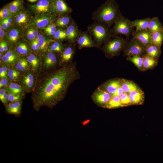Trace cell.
Wrapping results in <instances>:
<instances>
[{
  "instance_id": "cell-1",
  "label": "cell",
  "mask_w": 163,
  "mask_h": 163,
  "mask_svg": "<svg viewBox=\"0 0 163 163\" xmlns=\"http://www.w3.org/2000/svg\"><path fill=\"white\" fill-rule=\"evenodd\" d=\"M73 77L72 69L69 66L39 76L31 96L34 109L38 111L43 106L52 108L62 98Z\"/></svg>"
},
{
  "instance_id": "cell-2",
  "label": "cell",
  "mask_w": 163,
  "mask_h": 163,
  "mask_svg": "<svg viewBox=\"0 0 163 163\" xmlns=\"http://www.w3.org/2000/svg\"><path fill=\"white\" fill-rule=\"evenodd\" d=\"M121 14L115 0H107L92 13L91 18L94 21L105 23L111 27Z\"/></svg>"
},
{
  "instance_id": "cell-3",
  "label": "cell",
  "mask_w": 163,
  "mask_h": 163,
  "mask_svg": "<svg viewBox=\"0 0 163 163\" xmlns=\"http://www.w3.org/2000/svg\"><path fill=\"white\" fill-rule=\"evenodd\" d=\"M87 31L92 37L96 46L102 44L114 37L111 33L110 27L107 24L94 21L87 27Z\"/></svg>"
},
{
  "instance_id": "cell-4",
  "label": "cell",
  "mask_w": 163,
  "mask_h": 163,
  "mask_svg": "<svg viewBox=\"0 0 163 163\" xmlns=\"http://www.w3.org/2000/svg\"><path fill=\"white\" fill-rule=\"evenodd\" d=\"M111 29L112 34L114 36L120 34L125 36L129 39L130 35L134 32V27L131 21L125 18L121 14L119 16Z\"/></svg>"
},
{
  "instance_id": "cell-5",
  "label": "cell",
  "mask_w": 163,
  "mask_h": 163,
  "mask_svg": "<svg viewBox=\"0 0 163 163\" xmlns=\"http://www.w3.org/2000/svg\"><path fill=\"white\" fill-rule=\"evenodd\" d=\"M127 42V38L125 39L119 35L114 36L104 43V50L109 56H116L124 49Z\"/></svg>"
},
{
  "instance_id": "cell-6",
  "label": "cell",
  "mask_w": 163,
  "mask_h": 163,
  "mask_svg": "<svg viewBox=\"0 0 163 163\" xmlns=\"http://www.w3.org/2000/svg\"><path fill=\"white\" fill-rule=\"evenodd\" d=\"M29 11L24 7L13 15V26L25 29L29 26L30 21L33 18Z\"/></svg>"
},
{
  "instance_id": "cell-7",
  "label": "cell",
  "mask_w": 163,
  "mask_h": 163,
  "mask_svg": "<svg viewBox=\"0 0 163 163\" xmlns=\"http://www.w3.org/2000/svg\"><path fill=\"white\" fill-rule=\"evenodd\" d=\"M146 46L136 39L133 37L127 42L124 49L125 54L128 56L139 55L143 56L146 54Z\"/></svg>"
},
{
  "instance_id": "cell-8",
  "label": "cell",
  "mask_w": 163,
  "mask_h": 163,
  "mask_svg": "<svg viewBox=\"0 0 163 163\" xmlns=\"http://www.w3.org/2000/svg\"><path fill=\"white\" fill-rule=\"evenodd\" d=\"M56 18V15L52 13H42L36 14L31 20L29 26H33L38 29H43L54 21Z\"/></svg>"
},
{
  "instance_id": "cell-9",
  "label": "cell",
  "mask_w": 163,
  "mask_h": 163,
  "mask_svg": "<svg viewBox=\"0 0 163 163\" xmlns=\"http://www.w3.org/2000/svg\"><path fill=\"white\" fill-rule=\"evenodd\" d=\"M50 2L51 12L56 16L69 15L72 11L63 0H53Z\"/></svg>"
},
{
  "instance_id": "cell-10",
  "label": "cell",
  "mask_w": 163,
  "mask_h": 163,
  "mask_svg": "<svg viewBox=\"0 0 163 163\" xmlns=\"http://www.w3.org/2000/svg\"><path fill=\"white\" fill-rule=\"evenodd\" d=\"M50 6V2L48 0H39L36 4L28 5L31 11L35 15L42 13H52Z\"/></svg>"
},
{
  "instance_id": "cell-11",
  "label": "cell",
  "mask_w": 163,
  "mask_h": 163,
  "mask_svg": "<svg viewBox=\"0 0 163 163\" xmlns=\"http://www.w3.org/2000/svg\"><path fill=\"white\" fill-rule=\"evenodd\" d=\"M80 48L90 47L96 46L91 36L87 31L79 30V33L76 41Z\"/></svg>"
},
{
  "instance_id": "cell-12",
  "label": "cell",
  "mask_w": 163,
  "mask_h": 163,
  "mask_svg": "<svg viewBox=\"0 0 163 163\" xmlns=\"http://www.w3.org/2000/svg\"><path fill=\"white\" fill-rule=\"evenodd\" d=\"M66 28V39L69 42L75 43L76 41L79 33V29L76 22L73 19Z\"/></svg>"
},
{
  "instance_id": "cell-13",
  "label": "cell",
  "mask_w": 163,
  "mask_h": 163,
  "mask_svg": "<svg viewBox=\"0 0 163 163\" xmlns=\"http://www.w3.org/2000/svg\"><path fill=\"white\" fill-rule=\"evenodd\" d=\"M23 29L13 26L6 32L4 39L6 41L14 43L17 42L21 37Z\"/></svg>"
},
{
  "instance_id": "cell-14",
  "label": "cell",
  "mask_w": 163,
  "mask_h": 163,
  "mask_svg": "<svg viewBox=\"0 0 163 163\" xmlns=\"http://www.w3.org/2000/svg\"><path fill=\"white\" fill-rule=\"evenodd\" d=\"M132 34L133 37L138 40L146 46L151 43V34L148 29L135 30Z\"/></svg>"
},
{
  "instance_id": "cell-15",
  "label": "cell",
  "mask_w": 163,
  "mask_h": 163,
  "mask_svg": "<svg viewBox=\"0 0 163 163\" xmlns=\"http://www.w3.org/2000/svg\"><path fill=\"white\" fill-rule=\"evenodd\" d=\"M22 103V101H19L8 104L5 107L6 113L16 117H19L21 112Z\"/></svg>"
},
{
  "instance_id": "cell-16",
  "label": "cell",
  "mask_w": 163,
  "mask_h": 163,
  "mask_svg": "<svg viewBox=\"0 0 163 163\" xmlns=\"http://www.w3.org/2000/svg\"><path fill=\"white\" fill-rule=\"evenodd\" d=\"M128 94L132 104L141 105L143 103L144 94L139 88L133 91Z\"/></svg>"
},
{
  "instance_id": "cell-17",
  "label": "cell",
  "mask_w": 163,
  "mask_h": 163,
  "mask_svg": "<svg viewBox=\"0 0 163 163\" xmlns=\"http://www.w3.org/2000/svg\"><path fill=\"white\" fill-rule=\"evenodd\" d=\"M20 55L15 50H10L3 56L1 60L5 64L11 65L18 61Z\"/></svg>"
},
{
  "instance_id": "cell-18",
  "label": "cell",
  "mask_w": 163,
  "mask_h": 163,
  "mask_svg": "<svg viewBox=\"0 0 163 163\" xmlns=\"http://www.w3.org/2000/svg\"><path fill=\"white\" fill-rule=\"evenodd\" d=\"M37 39L39 46V51L41 52H45L48 49L50 44L55 40L50 38L48 36L43 33H39Z\"/></svg>"
},
{
  "instance_id": "cell-19",
  "label": "cell",
  "mask_w": 163,
  "mask_h": 163,
  "mask_svg": "<svg viewBox=\"0 0 163 163\" xmlns=\"http://www.w3.org/2000/svg\"><path fill=\"white\" fill-rule=\"evenodd\" d=\"M111 97V94L107 91L99 90L94 94V98L98 103L106 105Z\"/></svg>"
},
{
  "instance_id": "cell-20",
  "label": "cell",
  "mask_w": 163,
  "mask_h": 163,
  "mask_svg": "<svg viewBox=\"0 0 163 163\" xmlns=\"http://www.w3.org/2000/svg\"><path fill=\"white\" fill-rule=\"evenodd\" d=\"M57 62L56 56L53 52H49L44 55L43 66L45 69H49L53 67Z\"/></svg>"
},
{
  "instance_id": "cell-21",
  "label": "cell",
  "mask_w": 163,
  "mask_h": 163,
  "mask_svg": "<svg viewBox=\"0 0 163 163\" xmlns=\"http://www.w3.org/2000/svg\"><path fill=\"white\" fill-rule=\"evenodd\" d=\"M21 83L27 91L32 90L35 84L34 77L33 73L30 72L27 73L23 77Z\"/></svg>"
},
{
  "instance_id": "cell-22",
  "label": "cell",
  "mask_w": 163,
  "mask_h": 163,
  "mask_svg": "<svg viewBox=\"0 0 163 163\" xmlns=\"http://www.w3.org/2000/svg\"><path fill=\"white\" fill-rule=\"evenodd\" d=\"M74 43L70 42L69 46L64 49L62 52L61 60L62 62H67L72 58L75 52Z\"/></svg>"
},
{
  "instance_id": "cell-23",
  "label": "cell",
  "mask_w": 163,
  "mask_h": 163,
  "mask_svg": "<svg viewBox=\"0 0 163 163\" xmlns=\"http://www.w3.org/2000/svg\"><path fill=\"white\" fill-rule=\"evenodd\" d=\"M73 19L69 15L59 16L56 18L54 22L56 27H66L72 21Z\"/></svg>"
},
{
  "instance_id": "cell-24",
  "label": "cell",
  "mask_w": 163,
  "mask_h": 163,
  "mask_svg": "<svg viewBox=\"0 0 163 163\" xmlns=\"http://www.w3.org/2000/svg\"><path fill=\"white\" fill-rule=\"evenodd\" d=\"M148 29L151 34L158 31L163 30V26L158 17L151 18Z\"/></svg>"
},
{
  "instance_id": "cell-25",
  "label": "cell",
  "mask_w": 163,
  "mask_h": 163,
  "mask_svg": "<svg viewBox=\"0 0 163 163\" xmlns=\"http://www.w3.org/2000/svg\"><path fill=\"white\" fill-rule=\"evenodd\" d=\"M145 51L149 56L156 59L159 57L161 53L160 48L152 43L146 46Z\"/></svg>"
},
{
  "instance_id": "cell-26",
  "label": "cell",
  "mask_w": 163,
  "mask_h": 163,
  "mask_svg": "<svg viewBox=\"0 0 163 163\" xmlns=\"http://www.w3.org/2000/svg\"><path fill=\"white\" fill-rule=\"evenodd\" d=\"M150 19L147 18L142 19H136L131 21V23L134 27H136V30L147 29Z\"/></svg>"
},
{
  "instance_id": "cell-27",
  "label": "cell",
  "mask_w": 163,
  "mask_h": 163,
  "mask_svg": "<svg viewBox=\"0 0 163 163\" xmlns=\"http://www.w3.org/2000/svg\"><path fill=\"white\" fill-rule=\"evenodd\" d=\"M121 82V81L119 80L111 81L105 85V88L106 91L112 96L116 92L119 87L120 85Z\"/></svg>"
},
{
  "instance_id": "cell-28",
  "label": "cell",
  "mask_w": 163,
  "mask_h": 163,
  "mask_svg": "<svg viewBox=\"0 0 163 163\" xmlns=\"http://www.w3.org/2000/svg\"><path fill=\"white\" fill-rule=\"evenodd\" d=\"M163 41V30L158 31L151 34V43L161 48Z\"/></svg>"
},
{
  "instance_id": "cell-29",
  "label": "cell",
  "mask_w": 163,
  "mask_h": 163,
  "mask_svg": "<svg viewBox=\"0 0 163 163\" xmlns=\"http://www.w3.org/2000/svg\"><path fill=\"white\" fill-rule=\"evenodd\" d=\"M16 51L20 55H26L30 53V50L28 44L25 42L21 40L17 43Z\"/></svg>"
},
{
  "instance_id": "cell-30",
  "label": "cell",
  "mask_w": 163,
  "mask_h": 163,
  "mask_svg": "<svg viewBox=\"0 0 163 163\" xmlns=\"http://www.w3.org/2000/svg\"><path fill=\"white\" fill-rule=\"evenodd\" d=\"M26 28L24 35L27 40L31 41L37 38L39 33L38 29L31 26Z\"/></svg>"
},
{
  "instance_id": "cell-31",
  "label": "cell",
  "mask_w": 163,
  "mask_h": 163,
  "mask_svg": "<svg viewBox=\"0 0 163 163\" xmlns=\"http://www.w3.org/2000/svg\"><path fill=\"white\" fill-rule=\"evenodd\" d=\"M23 0H14L7 5L11 13L14 14L24 7Z\"/></svg>"
},
{
  "instance_id": "cell-32",
  "label": "cell",
  "mask_w": 163,
  "mask_h": 163,
  "mask_svg": "<svg viewBox=\"0 0 163 163\" xmlns=\"http://www.w3.org/2000/svg\"><path fill=\"white\" fill-rule=\"evenodd\" d=\"M144 61L143 69L147 70L152 69L157 64V59L152 58L146 54L143 56Z\"/></svg>"
},
{
  "instance_id": "cell-33",
  "label": "cell",
  "mask_w": 163,
  "mask_h": 163,
  "mask_svg": "<svg viewBox=\"0 0 163 163\" xmlns=\"http://www.w3.org/2000/svg\"><path fill=\"white\" fill-rule=\"evenodd\" d=\"M121 86L124 92L127 93L139 88L133 82L125 80L121 81Z\"/></svg>"
},
{
  "instance_id": "cell-34",
  "label": "cell",
  "mask_w": 163,
  "mask_h": 163,
  "mask_svg": "<svg viewBox=\"0 0 163 163\" xmlns=\"http://www.w3.org/2000/svg\"><path fill=\"white\" fill-rule=\"evenodd\" d=\"M106 106L107 108L113 109L122 107L123 106L121 103L120 96H112Z\"/></svg>"
},
{
  "instance_id": "cell-35",
  "label": "cell",
  "mask_w": 163,
  "mask_h": 163,
  "mask_svg": "<svg viewBox=\"0 0 163 163\" xmlns=\"http://www.w3.org/2000/svg\"><path fill=\"white\" fill-rule=\"evenodd\" d=\"M28 63L33 69L37 71L39 67L40 61L38 57L33 53L30 54L27 57Z\"/></svg>"
},
{
  "instance_id": "cell-36",
  "label": "cell",
  "mask_w": 163,
  "mask_h": 163,
  "mask_svg": "<svg viewBox=\"0 0 163 163\" xmlns=\"http://www.w3.org/2000/svg\"><path fill=\"white\" fill-rule=\"evenodd\" d=\"M127 59L134 64L139 69H143L144 61L143 56L139 55L128 56Z\"/></svg>"
},
{
  "instance_id": "cell-37",
  "label": "cell",
  "mask_w": 163,
  "mask_h": 163,
  "mask_svg": "<svg viewBox=\"0 0 163 163\" xmlns=\"http://www.w3.org/2000/svg\"><path fill=\"white\" fill-rule=\"evenodd\" d=\"M7 91L13 94L23 95V91L21 86L16 83H11L8 87Z\"/></svg>"
},
{
  "instance_id": "cell-38",
  "label": "cell",
  "mask_w": 163,
  "mask_h": 163,
  "mask_svg": "<svg viewBox=\"0 0 163 163\" xmlns=\"http://www.w3.org/2000/svg\"><path fill=\"white\" fill-rule=\"evenodd\" d=\"M64 49L63 46L59 41L55 40L50 44L48 50L49 52H61Z\"/></svg>"
},
{
  "instance_id": "cell-39",
  "label": "cell",
  "mask_w": 163,
  "mask_h": 163,
  "mask_svg": "<svg viewBox=\"0 0 163 163\" xmlns=\"http://www.w3.org/2000/svg\"><path fill=\"white\" fill-rule=\"evenodd\" d=\"M27 59L22 58L20 59L16 65V69L20 71L24 72L27 70L28 66Z\"/></svg>"
},
{
  "instance_id": "cell-40",
  "label": "cell",
  "mask_w": 163,
  "mask_h": 163,
  "mask_svg": "<svg viewBox=\"0 0 163 163\" xmlns=\"http://www.w3.org/2000/svg\"><path fill=\"white\" fill-rule=\"evenodd\" d=\"M53 37L55 39L58 41L66 39V34L65 30L60 27L57 28Z\"/></svg>"
},
{
  "instance_id": "cell-41",
  "label": "cell",
  "mask_w": 163,
  "mask_h": 163,
  "mask_svg": "<svg viewBox=\"0 0 163 163\" xmlns=\"http://www.w3.org/2000/svg\"><path fill=\"white\" fill-rule=\"evenodd\" d=\"M53 21L44 28L43 29L44 31L47 35L53 37L57 29Z\"/></svg>"
},
{
  "instance_id": "cell-42",
  "label": "cell",
  "mask_w": 163,
  "mask_h": 163,
  "mask_svg": "<svg viewBox=\"0 0 163 163\" xmlns=\"http://www.w3.org/2000/svg\"><path fill=\"white\" fill-rule=\"evenodd\" d=\"M10 11L7 5L3 7L0 11V19L2 20L8 18L13 15Z\"/></svg>"
},
{
  "instance_id": "cell-43",
  "label": "cell",
  "mask_w": 163,
  "mask_h": 163,
  "mask_svg": "<svg viewBox=\"0 0 163 163\" xmlns=\"http://www.w3.org/2000/svg\"><path fill=\"white\" fill-rule=\"evenodd\" d=\"M120 97L123 107L129 106L132 104L128 93L124 92Z\"/></svg>"
},
{
  "instance_id": "cell-44",
  "label": "cell",
  "mask_w": 163,
  "mask_h": 163,
  "mask_svg": "<svg viewBox=\"0 0 163 163\" xmlns=\"http://www.w3.org/2000/svg\"><path fill=\"white\" fill-rule=\"evenodd\" d=\"M9 94L8 101L10 102L21 101L23 95L20 94H16L8 92Z\"/></svg>"
},
{
  "instance_id": "cell-45",
  "label": "cell",
  "mask_w": 163,
  "mask_h": 163,
  "mask_svg": "<svg viewBox=\"0 0 163 163\" xmlns=\"http://www.w3.org/2000/svg\"><path fill=\"white\" fill-rule=\"evenodd\" d=\"M7 75L10 77L13 75H20V74L16 70L14 69H11L8 72Z\"/></svg>"
},
{
  "instance_id": "cell-46",
  "label": "cell",
  "mask_w": 163,
  "mask_h": 163,
  "mask_svg": "<svg viewBox=\"0 0 163 163\" xmlns=\"http://www.w3.org/2000/svg\"><path fill=\"white\" fill-rule=\"evenodd\" d=\"M0 26L5 31H8L10 29L7 26L6 22L3 20H0Z\"/></svg>"
},
{
  "instance_id": "cell-47",
  "label": "cell",
  "mask_w": 163,
  "mask_h": 163,
  "mask_svg": "<svg viewBox=\"0 0 163 163\" xmlns=\"http://www.w3.org/2000/svg\"><path fill=\"white\" fill-rule=\"evenodd\" d=\"M123 91L122 88L121 86L119 87L118 88L116 92L112 96H120L122 94L124 93Z\"/></svg>"
},
{
  "instance_id": "cell-48",
  "label": "cell",
  "mask_w": 163,
  "mask_h": 163,
  "mask_svg": "<svg viewBox=\"0 0 163 163\" xmlns=\"http://www.w3.org/2000/svg\"><path fill=\"white\" fill-rule=\"evenodd\" d=\"M8 80L7 78H2L0 81V87L1 88L7 85L8 82Z\"/></svg>"
},
{
  "instance_id": "cell-49",
  "label": "cell",
  "mask_w": 163,
  "mask_h": 163,
  "mask_svg": "<svg viewBox=\"0 0 163 163\" xmlns=\"http://www.w3.org/2000/svg\"><path fill=\"white\" fill-rule=\"evenodd\" d=\"M5 31L0 26V38L1 41H2V40L4 39L5 34Z\"/></svg>"
},
{
  "instance_id": "cell-50",
  "label": "cell",
  "mask_w": 163,
  "mask_h": 163,
  "mask_svg": "<svg viewBox=\"0 0 163 163\" xmlns=\"http://www.w3.org/2000/svg\"><path fill=\"white\" fill-rule=\"evenodd\" d=\"M6 91L4 88H1L0 89V99L2 102L3 101L4 96Z\"/></svg>"
},
{
  "instance_id": "cell-51",
  "label": "cell",
  "mask_w": 163,
  "mask_h": 163,
  "mask_svg": "<svg viewBox=\"0 0 163 163\" xmlns=\"http://www.w3.org/2000/svg\"><path fill=\"white\" fill-rule=\"evenodd\" d=\"M0 77L1 78H8L7 75L4 72L3 68L2 67H1L0 68Z\"/></svg>"
},
{
  "instance_id": "cell-52",
  "label": "cell",
  "mask_w": 163,
  "mask_h": 163,
  "mask_svg": "<svg viewBox=\"0 0 163 163\" xmlns=\"http://www.w3.org/2000/svg\"><path fill=\"white\" fill-rule=\"evenodd\" d=\"M4 41V40L2 41L0 43V52L2 53L5 52Z\"/></svg>"
},
{
  "instance_id": "cell-53",
  "label": "cell",
  "mask_w": 163,
  "mask_h": 163,
  "mask_svg": "<svg viewBox=\"0 0 163 163\" xmlns=\"http://www.w3.org/2000/svg\"><path fill=\"white\" fill-rule=\"evenodd\" d=\"M36 51H39V46L38 41L37 39V38L34 40Z\"/></svg>"
},
{
  "instance_id": "cell-54",
  "label": "cell",
  "mask_w": 163,
  "mask_h": 163,
  "mask_svg": "<svg viewBox=\"0 0 163 163\" xmlns=\"http://www.w3.org/2000/svg\"><path fill=\"white\" fill-rule=\"evenodd\" d=\"M31 46L32 49L34 51H36L34 40L31 41Z\"/></svg>"
},
{
  "instance_id": "cell-55",
  "label": "cell",
  "mask_w": 163,
  "mask_h": 163,
  "mask_svg": "<svg viewBox=\"0 0 163 163\" xmlns=\"http://www.w3.org/2000/svg\"><path fill=\"white\" fill-rule=\"evenodd\" d=\"M20 75H13L9 77L10 79L12 80H15L18 79Z\"/></svg>"
},
{
  "instance_id": "cell-56",
  "label": "cell",
  "mask_w": 163,
  "mask_h": 163,
  "mask_svg": "<svg viewBox=\"0 0 163 163\" xmlns=\"http://www.w3.org/2000/svg\"><path fill=\"white\" fill-rule=\"evenodd\" d=\"M4 51L5 52L7 51L8 50V45L7 41H4Z\"/></svg>"
},
{
  "instance_id": "cell-57",
  "label": "cell",
  "mask_w": 163,
  "mask_h": 163,
  "mask_svg": "<svg viewBox=\"0 0 163 163\" xmlns=\"http://www.w3.org/2000/svg\"><path fill=\"white\" fill-rule=\"evenodd\" d=\"M3 70L5 73V74L7 75L8 74L7 70H8V69L7 67L4 66L3 67Z\"/></svg>"
},
{
  "instance_id": "cell-58",
  "label": "cell",
  "mask_w": 163,
  "mask_h": 163,
  "mask_svg": "<svg viewBox=\"0 0 163 163\" xmlns=\"http://www.w3.org/2000/svg\"><path fill=\"white\" fill-rule=\"evenodd\" d=\"M27 0L29 2H34L39 0Z\"/></svg>"
},
{
  "instance_id": "cell-59",
  "label": "cell",
  "mask_w": 163,
  "mask_h": 163,
  "mask_svg": "<svg viewBox=\"0 0 163 163\" xmlns=\"http://www.w3.org/2000/svg\"><path fill=\"white\" fill-rule=\"evenodd\" d=\"M2 56H2V53L0 52V59H2Z\"/></svg>"
},
{
  "instance_id": "cell-60",
  "label": "cell",
  "mask_w": 163,
  "mask_h": 163,
  "mask_svg": "<svg viewBox=\"0 0 163 163\" xmlns=\"http://www.w3.org/2000/svg\"><path fill=\"white\" fill-rule=\"evenodd\" d=\"M50 2H51L53 0H48Z\"/></svg>"
}]
</instances>
